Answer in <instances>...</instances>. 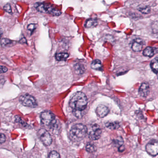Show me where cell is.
Wrapping results in <instances>:
<instances>
[{
	"label": "cell",
	"instance_id": "obj_1",
	"mask_svg": "<svg viewBox=\"0 0 158 158\" xmlns=\"http://www.w3.org/2000/svg\"><path fill=\"white\" fill-rule=\"evenodd\" d=\"M87 97L84 93L78 92L72 96L69 102V105L73 110L83 111L87 107Z\"/></svg>",
	"mask_w": 158,
	"mask_h": 158
},
{
	"label": "cell",
	"instance_id": "obj_32",
	"mask_svg": "<svg viewBox=\"0 0 158 158\" xmlns=\"http://www.w3.org/2000/svg\"><path fill=\"white\" fill-rule=\"evenodd\" d=\"M2 31H1V29H0V39H1V35H2Z\"/></svg>",
	"mask_w": 158,
	"mask_h": 158
},
{
	"label": "cell",
	"instance_id": "obj_16",
	"mask_svg": "<svg viewBox=\"0 0 158 158\" xmlns=\"http://www.w3.org/2000/svg\"><path fill=\"white\" fill-rule=\"evenodd\" d=\"M98 24V20L96 19H89L86 21L85 24L86 28H91V27H95Z\"/></svg>",
	"mask_w": 158,
	"mask_h": 158
},
{
	"label": "cell",
	"instance_id": "obj_14",
	"mask_svg": "<svg viewBox=\"0 0 158 158\" xmlns=\"http://www.w3.org/2000/svg\"><path fill=\"white\" fill-rule=\"evenodd\" d=\"M91 67L93 69L96 70H102L103 67L101 61L99 60H95L93 61L91 64Z\"/></svg>",
	"mask_w": 158,
	"mask_h": 158
},
{
	"label": "cell",
	"instance_id": "obj_17",
	"mask_svg": "<svg viewBox=\"0 0 158 158\" xmlns=\"http://www.w3.org/2000/svg\"><path fill=\"white\" fill-rule=\"evenodd\" d=\"M55 57L58 61H65L69 57V54L66 52H60L57 53Z\"/></svg>",
	"mask_w": 158,
	"mask_h": 158
},
{
	"label": "cell",
	"instance_id": "obj_13",
	"mask_svg": "<svg viewBox=\"0 0 158 158\" xmlns=\"http://www.w3.org/2000/svg\"><path fill=\"white\" fill-rule=\"evenodd\" d=\"M15 41L7 38H3L1 40V45L3 47H12L15 45Z\"/></svg>",
	"mask_w": 158,
	"mask_h": 158
},
{
	"label": "cell",
	"instance_id": "obj_18",
	"mask_svg": "<svg viewBox=\"0 0 158 158\" xmlns=\"http://www.w3.org/2000/svg\"><path fill=\"white\" fill-rule=\"evenodd\" d=\"M105 126L106 127L111 130H116V129H118L120 126V124L117 122H107L105 124Z\"/></svg>",
	"mask_w": 158,
	"mask_h": 158
},
{
	"label": "cell",
	"instance_id": "obj_5",
	"mask_svg": "<svg viewBox=\"0 0 158 158\" xmlns=\"http://www.w3.org/2000/svg\"><path fill=\"white\" fill-rule=\"evenodd\" d=\"M19 101L23 105L28 107L35 108L38 105L35 98L28 94L23 95L20 96Z\"/></svg>",
	"mask_w": 158,
	"mask_h": 158
},
{
	"label": "cell",
	"instance_id": "obj_3",
	"mask_svg": "<svg viewBox=\"0 0 158 158\" xmlns=\"http://www.w3.org/2000/svg\"><path fill=\"white\" fill-rule=\"evenodd\" d=\"M40 120L42 124L48 128L55 129L58 127L55 116L51 111H45L43 112L40 115Z\"/></svg>",
	"mask_w": 158,
	"mask_h": 158
},
{
	"label": "cell",
	"instance_id": "obj_10",
	"mask_svg": "<svg viewBox=\"0 0 158 158\" xmlns=\"http://www.w3.org/2000/svg\"><path fill=\"white\" fill-rule=\"evenodd\" d=\"M108 108L103 105H100L98 106L95 110L97 115L101 118H103L106 116L109 113Z\"/></svg>",
	"mask_w": 158,
	"mask_h": 158
},
{
	"label": "cell",
	"instance_id": "obj_28",
	"mask_svg": "<svg viewBox=\"0 0 158 158\" xmlns=\"http://www.w3.org/2000/svg\"><path fill=\"white\" fill-rule=\"evenodd\" d=\"M8 69L4 66H0V74L1 73H5L8 71Z\"/></svg>",
	"mask_w": 158,
	"mask_h": 158
},
{
	"label": "cell",
	"instance_id": "obj_2",
	"mask_svg": "<svg viewBox=\"0 0 158 158\" xmlns=\"http://www.w3.org/2000/svg\"><path fill=\"white\" fill-rule=\"evenodd\" d=\"M87 127L84 124H75L70 131V137L72 141L79 142L85 137L87 133Z\"/></svg>",
	"mask_w": 158,
	"mask_h": 158
},
{
	"label": "cell",
	"instance_id": "obj_4",
	"mask_svg": "<svg viewBox=\"0 0 158 158\" xmlns=\"http://www.w3.org/2000/svg\"><path fill=\"white\" fill-rule=\"evenodd\" d=\"M34 8L39 12L41 13H47L53 16H59L61 14V12L59 10L57 9L51 5L45 3H35Z\"/></svg>",
	"mask_w": 158,
	"mask_h": 158
},
{
	"label": "cell",
	"instance_id": "obj_9",
	"mask_svg": "<svg viewBox=\"0 0 158 158\" xmlns=\"http://www.w3.org/2000/svg\"><path fill=\"white\" fill-rule=\"evenodd\" d=\"M144 42L141 39L137 38L134 40L132 45V49L135 52H139L142 50Z\"/></svg>",
	"mask_w": 158,
	"mask_h": 158
},
{
	"label": "cell",
	"instance_id": "obj_11",
	"mask_svg": "<svg viewBox=\"0 0 158 158\" xmlns=\"http://www.w3.org/2000/svg\"><path fill=\"white\" fill-rule=\"evenodd\" d=\"M150 88L149 84L143 83L139 89V94L142 97H146L149 93Z\"/></svg>",
	"mask_w": 158,
	"mask_h": 158
},
{
	"label": "cell",
	"instance_id": "obj_30",
	"mask_svg": "<svg viewBox=\"0 0 158 158\" xmlns=\"http://www.w3.org/2000/svg\"><path fill=\"white\" fill-rule=\"evenodd\" d=\"M5 78H4V76H0V85L1 84H3L4 83H5Z\"/></svg>",
	"mask_w": 158,
	"mask_h": 158
},
{
	"label": "cell",
	"instance_id": "obj_26",
	"mask_svg": "<svg viewBox=\"0 0 158 158\" xmlns=\"http://www.w3.org/2000/svg\"><path fill=\"white\" fill-rule=\"evenodd\" d=\"M36 27H36V24H30L28 25V29L31 31L32 33H33L35 30Z\"/></svg>",
	"mask_w": 158,
	"mask_h": 158
},
{
	"label": "cell",
	"instance_id": "obj_6",
	"mask_svg": "<svg viewBox=\"0 0 158 158\" xmlns=\"http://www.w3.org/2000/svg\"><path fill=\"white\" fill-rule=\"evenodd\" d=\"M88 132L89 137L92 140H97L101 137L102 130L98 124L92 125Z\"/></svg>",
	"mask_w": 158,
	"mask_h": 158
},
{
	"label": "cell",
	"instance_id": "obj_23",
	"mask_svg": "<svg viewBox=\"0 0 158 158\" xmlns=\"http://www.w3.org/2000/svg\"><path fill=\"white\" fill-rule=\"evenodd\" d=\"M3 9L6 12L9 13L10 14H12V9L9 3H7L3 7Z\"/></svg>",
	"mask_w": 158,
	"mask_h": 158
},
{
	"label": "cell",
	"instance_id": "obj_7",
	"mask_svg": "<svg viewBox=\"0 0 158 158\" xmlns=\"http://www.w3.org/2000/svg\"><path fill=\"white\" fill-rule=\"evenodd\" d=\"M38 135L44 144L47 146L50 145L52 142V138L50 133L45 129L41 128L38 132Z\"/></svg>",
	"mask_w": 158,
	"mask_h": 158
},
{
	"label": "cell",
	"instance_id": "obj_20",
	"mask_svg": "<svg viewBox=\"0 0 158 158\" xmlns=\"http://www.w3.org/2000/svg\"><path fill=\"white\" fill-rule=\"evenodd\" d=\"M86 149L87 152L92 153L95 152L97 148L94 144L92 143H88L86 146Z\"/></svg>",
	"mask_w": 158,
	"mask_h": 158
},
{
	"label": "cell",
	"instance_id": "obj_29",
	"mask_svg": "<svg viewBox=\"0 0 158 158\" xmlns=\"http://www.w3.org/2000/svg\"><path fill=\"white\" fill-rule=\"evenodd\" d=\"M125 150V146L123 144L120 146L118 148V151L119 152H123Z\"/></svg>",
	"mask_w": 158,
	"mask_h": 158
},
{
	"label": "cell",
	"instance_id": "obj_25",
	"mask_svg": "<svg viewBox=\"0 0 158 158\" xmlns=\"http://www.w3.org/2000/svg\"><path fill=\"white\" fill-rule=\"evenodd\" d=\"M82 111H74V110H73L72 112H73V114L76 117H78V118H81L82 116H83V113H82Z\"/></svg>",
	"mask_w": 158,
	"mask_h": 158
},
{
	"label": "cell",
	"instance_id": "obj_24",
	"mask_svg": "<svg viewBox=\"0 0 158 158\" xmlns=\"http://www.w3.org/2000/svg\"><path fill=\"white\" fill-rule=\"evenodd\" d=\"M48 157L50 158H60V156L59 154H58L57 152H56V151H52V152H50V154H49V156H48Z\"/></svg>",
	"mask_w": 158,
	"mask_h": 158
},
{
	"label": "cell",
	"instance_id": "obj_15",
	"mask_svg": "<svg viewBox=\"0 0 158 158\" xmlns=\"http://www.w3.org/2000/svg\"><path fill=\"white\" fill-rule=\"evenodd\" d=\"M150 66L152 70L155 74H157L158 70V58L156 57L151 62Z\"/></svg>",
	"mask_w": 158,
	"mask_h": 158
},
{
	"label": "cell",
	"instance_id": "obj_31",
	"mask_svg": "<svg viewBox=\"0 0 158 158\" xmlns=\"http://www.w3.org/2000/svg\"><path fill=\"white\" fill-rule=\"evenodd\" d=\"M19 42L21 44L27 43V40L24 37L23 38L20 40Z\"/></svg>",
	"mask_w": 158,
	"mask_h": 158
},
{
	"label": "cell",
	"instance_id": "obj_12",
	"mask_svg": "<svg viewBox=\"0 0 158 158\" xmlns=\"http://www.w3.org/2000/svg\"><path fill=\"white\" fill-rule=\"evenodd\" d=\"M158 49L157 48L153 47H149L146 48L143 51V55L145 56L152 57L153 56L157 53Z\"/></svg>",
	"mask_w": 158,
	"mask_h": 158
},
{
	"label": "cell",
	"instance_id": "obj_19",
	"mask_svg": "<svg viewBox=\"0 0 158 158\" xmlns=\"http://www.w3.org/2000/svg\"><path fill=\"white\" fill-rule=\"evenodd\" d=\"M74 70L77 74H83L85 71V68L83 65L80 64H76L74 66Z\"/></svg>",
	"mask_w": 158,
	"mask_h": 158
},
{
	"label": "cell",
	"instance_id": "obj_22",
	"mask_svg": "<svg viewBox=\"0 0 158 158\" xmlns=\"http://www.w3.org/2000/svg\"><path fill=\"white\" fill-rule=\"evenodd\" d=\"M138 10L143 14H148L150 13L151 9L149 6L142 7L138 8Z\"/></svg>",
	"mask_w": 158,
	"mask_h": 158
},
{
	"label": "cell",
	"instance_id": "obj_27",
	"mask_svg": "<svg viewBox=\"0 0 158 158\" xmlns=\"http://www.w3.org/2000/svg\"><path fill=\"white\" fill-rule=\"evenodd\" d=\"M6 140V136L4 134L0 133V144H1L5 142Z\"/></svg>",
	"mask_w": 158,
	"mask_h": 158
},
{
	"label": "cell",
	"instance_id": "obj_21",
	"mask_svg": "<svg viewBox=\"0 0 158 158\" xmlns=\"http://www.w3.org/2000/svg\"><path fill=\"white\" fill-rule=\"evenodd\" d=\"M113 143L115 146H119L123 144V140L122 137H119L113 140Z\"/></svg>",
	"mask_w": 158,
	"mask_h": 158
},
{
	"label": "cell",
	"instance_id": "obj_8",
	"mask_svg": "<svg viewBox=\"0 0 158 158\" xmlns=\"http://www.w3.org/2000/svg\"><path fill=\"white\" fill-rule=\"evenodd\" d=\"M146 152L151 156H155L158 154V141L155 140H153L150 141L146 146Z\"/></svg>",
	"mask_w": 158,
	"mask_h": 158
}]
</instances>
